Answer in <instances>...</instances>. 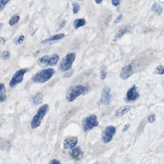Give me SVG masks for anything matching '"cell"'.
<instances>
[{
	"instance_id": "10",
	"label": "cell",
	"mask_w": 164,
	"mask_h": 164,
	"mask_svg": "<svg viewBox=\"0 0 164 164\" xmlns=\"http://www.w3.org/2000/svg\"><path fill=\"white\" fill-rule=\"evenodd\" d=\"M110 92L111 89L108 86H105L103 89L101 94V101L103 104L108 105L111 102V95Z\"/></svg>"
},
{
	"instance_id": "29",
	"label": "cell",
	"mask_w": 164,
	"mask_h": 164,
	"mask_svg": "<svg viewBox=\"0 0 164 164\" xmlns=\"http://www.w3.org/2000/svg\"><path fill=\"white\" fill-rule=\"evenodd\" d=\"M112 3L114 6H117L120 4V0H112Z\"/></svg>"
},
{
	"instance_id": "11",
	"label": "cell",
	"mask_w": 164,
	"mask_h": 164,
	"mask_svg": "<svg viewBox=\"0 0 164 164\" xmlns=\"http://www.w3.org/2000/svg\"><path fill=\"white\" fill-rule=\"evenodd\" d=\"M133 70L132 65L129 64L122 68L120 73V76L123 80H126L132 75Z\"/></svg>"
},
{
	"instance_id": "20",
	"label": "cell",
	"mask_w": 164,
	"mask_h": 164,
	"mask_svg": "<svg viewBox=\"0 0 164 164\" xmlns=\"http://www.w3.org/2000/svg\"><path fill=\"white\" fill-rule=\"evenodd\" d=\"M127 32V29L126 28L121 29V30H120V31H118V32L117 33V34H116V37H115V41H117L120 40V38L126 33Z\"/></svg>"
},
{
	"instance_id": "1",
	"label": "cell",
	"mask_w": 164,
	"mask_h": 164,
	"mask_svg": "<svg viewBox=\"0 0 164 164\" xmlns=\"http://www.w3.org/2000/svg\"><path fill=\"white\" fill-rule=\"evenodd\" d=\"M90 90L88 86L81 85L71 86L68 89L65 95L66 100L68 102H72L80 95L87 93Z\"/></svg>"
},
{
	"instance_id": "18",
	"label": "cell",
	"mask_w": 164,
	"mask_h": 164,
	"mask_svg": "<svg viewBox=\"0 0 164 164\" xmlns=\"http://www.w3.org/2000/svg\"><path fill=\"white\" fill-rule=\"evenodd\" d=\"M43 101V95L41 93H38L33 98V102L36 105L41 104Z\"/></svg>"
},
{
	"instance_id": "21",
	"label": "cell",
	"mask_w": 164,
	"mask_h": 164,
	"mask_svg": "<svg viewBox=\"0 0 164 164\" xmlns=\"http://www.w3.org/2000/svg\"><path fill=\"white\" fill-rule=\"evenodd\" d=\"M20 19V17L18 15H15V16H13L9 22V24L11 26L15 25V24L17 23V22L19 21Z\"/></svg>"
},
{
	"instance_id": "26",
	"label": "cell",
	"mask_w": 164,
	"mask_h": 164,
	"mask_svg": "<svg viewBox=\"0 0 164 164\" xmlns=\"http://www.w3.org/2000/svg\"><path fill=\"white\" fill-rule=\"evenodd\" d=\"M156 115L155 114H152L148 118V121L149 123H153L156 121Z\"/></svg>"
},
{
	"instance_id": "14",
	"label": "cell",
	"mask_w": 164,
	"mask_h": 164,
	"mask_svg": "<svg viewBox=\"0 0 164 164\" xmlns=\"http://www.w3.org/2000/svg\"><path fill=\"white\" fill-rule=\"evenodd\" d=\"M131 109V107L129 106H123L118 109L116 112V116L121 117L126 114L127 113L129 112Z\"/></svg>"
},
{
	"instance_id": "24",
	"label": "cell",
	"mask_w": 164,
	"mask_h": 164,
	"mask_svg": "<svg viewBox=\"0 0 164 164\" xmlns=\"http://www.w3.org/2000/svg\"><path fill=\"white\" fill-rule=\"evenodd\" d=\"M11 57V53L10 52H9L8 50H6L5 52H4L2 54V58L4 60H8L10 59Z\"/></svg>"
},
{
	"instance_id": "17",
	"label": "cell",
	"mask_w": 164,
	"mask_h": 164,
	"mask_svg": "<svg viewBox=\"0 0 164 164\" xmlns=\"http://www.w3.org/2000/svg\"><path fill=\"white\" fill-rule=\"evenodd\" d=\"M65 35L64 34H59L53 36V37H52L50 38H47L46 40H44L42 41L41 43L44 44V43H48V42H51V41L61 40L65 37Z\"/></svg>"
},
{
	"instance_id": "16",
	"label": "cell",
	"mask_w": 164,
	"mask_h": 164,
	"mask_svg": "<svg viewBox=\"0 0 164 164\" xmlns=\"http://www.w3.org/2000/svg\"><path fill=\"white\" fill-rule=\"evenodd\" d=\"M86 24V21L85 19H84V18H81V19H77L75 20L74 21L73 25L74 28L77 30L79 28L85 25Z\"/></svg>"
},
{
	"instance_id": "35",
	"label": "cell",
	"mask_w": 164,
	"mask_h": 164,
	"mask_svg": "<svg viewBox=\"0 0 164 164\" xmlns=\"http://www.w3.org/2000/svg\"><path fill=\"white\" fill-rule=\"evenodd\" d=\"M103 1V0H95L96 3L97 4H100Z\"/></svg>"
},
{
	"instance_id": "32",
	"label": "cell",
	"mask_w": 164,
	"mask_h": 164,
	"mask_svg": "<svg viewBox=\"0 0 164 164\" xmlns=\"http://www.w3.org/2000/svg\"><path fill=\"white\" fill-rule=\"evenodd\" d=\"M66 24V22L65 21H63L62 22V23H61L60 25L59 26V29H58V30H60L61 29L64 28V26H65Z\"/></svg>"
},
{
	"instance_id": "8",
	"label": "cell",
	"mask_w": 164,
	"mask_h": 164,
	"mask_svg": "<svg viewBox=\"0 0 164 164\" xmlns=\"http://www.w3.org/2000/svg\"><path fill=\"white\" fill-rule=\"evenodd\" d=\"M116 133V129L114 126H109L106 127L102 135V140L105 144L109 143L113 138Z\"/></svg>"
},
{
	"instance_id": "9",
	"label": "cell",
	"mask_w": 164,
	"mask_h": 164,
	"mask_svg": "<svg viewBox=\"0 0 164 164\" xmlns=\"http://www.w3.org/2000/svg\"><path fill=\"white\" fill-rule=\"evenodd\" d=\"M140 97L139 93L138 92L137 88L136 85H133L128 90L126 96V100L127 101H135L139 98Z\"/></svg>"
},
{
	"instance_id": "15",
	"label": "cell",
	"mask_w": 164,
	"mask_h": 164,
	"mask_svg": "<svg viewBox=\"0 0 164 164\" xmlns=\"http://www.w3.org/2000/svg\"><path fill=\"white\" fill-rule=\"evenodd\" d=\"M6 90L4 84H0V102H5L7 99Z\"/></svg>"
},
{
	"instance_id": "13",
	"label": "cell",
	"mask_w": 164,
	"mask_h": 164,
	"mask_svg": "<svg viewBox=\"0 0 164 164\" xmlns=\"http://www.w3.org/2000/svg\"><path fill=\"white\" fill-rule=\"evenodd\" d=\"M77 139L75 137L65 139L64 142V147L65 149H72L77 144Z\"/></svg>"
},
{
	"instance_id": "12",
	"label": "cell",
	"mask_w": 164,
	"mask_h": 164,
	"mask_svg": "<svg viewBox=\"0 0 164 164\" xmlns=\"http://www.w3.org/2000/svg\"><path fill=\"white\" fill-rule=\"evenodd\" d=\"M71 157L76 161L80 160L84 157V153L79 148H76L73 149L70 153Z\"/></svg>"
},
{
	"instance_id": "25",
	"label": "cell",
	"mask_w": 164,
	"mask_h": 164,
	"mask_svg": "<svg viewBox=\"0 0 164 164\" xmlns=\"http://www.w3.org/2000/svg\"><path fill=\"white\" fill-rule=\"evenodd\" d=\"M156 73L159 74H164V68L162 65H159L156 68Z\"/></svg>"
},
{
	"instance_id": "2",
	"label": "cell",
	"mask_w": 164,
	"mask_h": 164,
	"mask_svg": "<svg viewBox=\"0 0 164 164\" xmlns=\"http://www.w3.org/2000/svg\"><path fill=\"white\" fill-rule=\"evenodd\" d=\"M56 71L53 69L48 68L37 72L33 76L32 81L36 83H44L53 76Z\"/></svg>"
},
{
	"instance_id": "31",
	"label": "cell",
	"mask_w": 164,
	"mask_h": 164,
	"mask_svg": "<svg viewBox=\"0 0 164 164\" xmlns=\"http://www.w3.org/2000/svg\"><path fill=\"white\" fill-rule=\"evenodd\" d=\"M122 18H123V16H122V14H120V16H118L117 18V19H116V20H115V23H119V22H120L121 20H122Z\"/></svg>"
},
{
	"instance_id": "33",
	"label": "cell",
	"mask_w": 164,
	"mask_h": 164,
	"mask_svg": "<svg viewBox=\"0 0 164 164\" xmlns=\"http://www.w3.org/2000/svg\"><path fill=\"white\" fill-rule=\"evenodd\" d=\"M129 127H130V125H129V124H127L126 125H125L124 128H123L122 132H126V131H128L129 129Z\"/></svg>"
},
{
	"instance_id": "28",
	"label": "cell",
	"mask_w": 164,
	"mask_h": 164,
	"mask_svg": "<svg viewBox=\"0 0 164 164\" xmlns=\"http://www.w3.org/2000/svg\"><path fill=\"white\" fill-rule=\"evenodd\" d=\"M6 41L3 37H0V47H3L5 45Z\"/></svg>"
},
{
	"instance_id": "30",
	"label": "cell",
	"mask_w": 164,
	"mask_h": 164,
	"mask_svg": "<svg viewBox=\"0 0 164 164\" xmlns=\"http://www.w3.org/2000/svg\"><path fill=\"white\" fill-rule=\"evenodd\" d=\"M101 78L102 80H104L106 78V73L104 71H101Z\"/></svg>"
},
{
	"instance_id": "19",
	"label": "cell",
	"mask_w": 164,
	"mask_h": 164,
	"mask_svg": "<svg viewBox=\"0 0 164 164\" xmlns=\"http://www.w3.org/2000/svg\"><path fill=\"white\" fill-rule=\"evenodd\" d=\"M151 9H152V11L156 12V13L159 16L161 15L162 13V12H163L162 7H161L160 5H159L156 2L153 4V5L152 6Z\"/></svg>"
},
{
	"instance_id": "36",
	"label": "cell",
	"mask_w": 164,
	"mask_h": 164,
	"mask_svg": "<svg viewBox=\"0 0 164 164\" xmlns=\"http://www.w3.org/2000/svg\"><path fill=\"white\" fill-rule=\"evenodd\" d=\"M78 1H84V0H78Z\"/></svg>"
},
{
	"instance_id": "34",
	"label": "cell",
	"mask_w": 164,
	"mask_h": 164,
	"mask_svg": "<svg viewBox=\"0 0 164 164\" xmlns=\"http://www.w3.org/2000/svg\"><path fill=\"white\" fill-rule=\"evenodd\" d=\"M49 164H61L60 162H59V161L57 160H53L51 161V162H50Z\"/></svg>"
},
{
	"instance_id": "6",
	"label": "cell",
	"mask_w": 164,
	"mask_h": 164,
	"mask_svg": "<svg viewBox=\"0 0 164 164\" xmlns=\"http://www.w3.org/2000/svg\"><path fill=\"white\" fill-rule=\"evenodd\" d=\"M59 59V56L57 54H54L51 56L45 55L39 59L38 63L41 66L43 67L47 66H54L57 64Z\"/></svg>"
},
{
	"instance_id": "23",
	"label": "cell",
	"mask_w": 164,
	"mask_h": 164,
	"mask_svg": "<svg viewBox=\"0 0 164 164\" xmlns=\"http://www.w3.org/2000/svg\"><path fill=\"white\" fill-rule=\"evenodd\" d=\"M10 1V0H0V12L3 11L6 5Z\"/></svg>"
},
{
	"instance_id": "4",
	"label": "cell",
	"mask_w": 164,
	"mask_h": 164,
	"mask_svg": "<svg viewBox=\"0 0 164 164\" xmlns=\"http://www.w3.org/2000/svg\"><path fill=\"white\" fill-rule=\"evenodd\" d=\"M76 55L75 53L70 52L68 53L62 60L60 64V69L62 72L68 71L71 69L74 61L76 59Z\"/></svg>"
},
{
	"instance_id": "27",
	"label": "cell",
	"mask_w": 164,
	"mask_h": 164,
	"mask_svg": "<svg viewBox=\"0 0 164 164\" xmlns=\"http://www.w3.org/2000/svg\"><path fill=\"white\" fill-rule=\"evenodd\" d=\"M25 37L23 35L21 36L19 38H18V40L17 41V43L18 44H21V43H23V41L24 40Z\"/></svg>"
},
{
	"instance_id": "5",
	"label": "cell",
	"mask_w": 164,
	"mask_h": 164,
	"mask_svg": "<svg viewBox=\"0 0 164 164\" xmlns=\"http://www.w3.org/2000/svg\"><path fill=\"white\" fill-rule=\"evenodd\" d=\"M99 124L97 117L93 114L90 115L86 117L83 121L82 126L84 132H88L97 127Z\"/></svg>"
},
{
	"instance_id": "7",
	"label": "cell",
	"mask_w": 164,
	"mask_h": 164,
	"mask_svg": "<svg viewBox=\"0 0 164 164\" xmlns=\"http://www.w3.org/2000/svg\"><path fill=\"white\" fill-rule=\"evenodd\" d=\"M28 68L22 69L19 70L14 74L13 76L10 80L9 85L12 88H15L17 85L22 82L25 74L29 71Z\"/></svg>"
},
{
	"instance_id": "3",
	"label": "cell",
	"mask_w": 164,
	"mask_h": 164,
	"mask_svg": "<svg viewBox=\"0 0 164 164\" xmlns=\"http://www.w3.org/2000/svg\"><path fill=\"white\" fill-rule=\"evenodd\" d=\"M49 109V106L45 104L40 107L37 114L34 116L32 122V127L33 129H36L40 126L41 121L45 115L47 114Z\"/></svg>"
},
{
	"instance_id": "37",
	"label": "cell",
	"mask_w": 164,
	"mask_h": 164,
	"mask_svg": "<svg viewBox=\"0 0 164 164\" xmlns=\"http://www.w3.org/2000/svg\"><path fill=\"white\" fill-rule=\"evenodd\" d=\"M1 122H0V127H1Z\"/></svg>"
},
{
	"instance_id": "22",
	"label": "cell",
	"mask_w": 164,
	"mask_h": 164,
	"mask_svg": "<svg viewBox=\"0 0 164 164\" xmlns=\"http://www.w3.org/2000/svg\"><path fill=\"white\" fill-rule=\"evenodd\" d=\"M73 12L74 14L77 13L80 10V6L79 4L77 2H74L72 4Z\"/></svg>"
}]
</instances>
